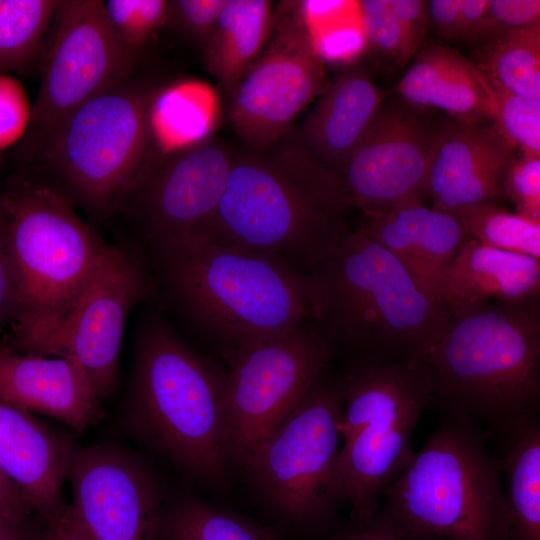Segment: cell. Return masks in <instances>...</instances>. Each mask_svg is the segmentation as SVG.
<instances>
[{"label":"cell","instance_id":"34","mask_svg":"<svg viewBox=\"0 0 540 540\" xmlns=\"http://www.w3.org/2000/svg\"><path fill=\"white\" fill-rule=\"evenodd\" d=\"M504 198L516 212L540 219V154L521 151L511 164L504 181Z\"/></svg>","mask_w":540,"mask_h":540},{"label":"cell","instance_id":"45","mask_svg":"<svg viewBox=\"0 0 540 540\" xmlns=\"http://www.w3.org/2000/svg\"><path fill=\"white\" fill-rule=\"evenodd\" d=\"M163 540H167V538H166L165 534H164Z\"/></svg>","mask_w":540,"mask_h":540},{"label":"cell","instance_id":"12","mask_svg":"<svg viewBox=\"0 0 540 540\" xmlns=\"http://www.w3.org/2000/svg\"><path fill=\"white\" fill-rule=\"evenodd\" d=\"M222 354L228 365L227 452L230 462L240 468L253 448L326 372L335 354L312 319L282 334Z\"/></svg>","mask_w":540,"mask_h":540},{"label":"cell","instance_id":"29","mask_svg":"<svg viewBox=\"0 0 540 540\" xmlns=\"http://www.w3.org/2000/svg\"><path fill=\"white\" fill-rule=\"evenodd\" d=\"M59 0H0V75L38 67Z\"/></svg>","mask_w":540,"mask_h":540},{"label":"cell","instance_id":"19","mask_svg":"<svg viewBox=\"0 0 540 540\" xmlns=\"http://www.w3.org/2000/svg\"><path fill=\"white\" fill-rule=\"evenodd\" d=\"M0 401L41 413L83 433L100 415V399L68 357L17 353L0 346Z\"/></svg>","mask_w":540,"mask_h":540},{"label":"cell","instance_id":"16","mask_svg":"<svg viewBox=\"0 0 540 540\" xmlns=\"http://www.w3.org/2000/svg\"><path fill=\"white\" fill-rule=\"evenodd\" d=\"M153 293L142 259L110 245L64 322L58 356L77 364L100 400L116 386L129 313Z\"/></svg>","mask_w":540,"mask_h":540},{"label":"cell","instance_id":"17","mask_svg":"<svg viewBox=\"0 0 540 540\" xmlns=\"http://www.w3.org/2000/svg\"><path fill=\"white\" fill-rule=\"evenodd\" d=\"M71 510L91 540H163L162 489L137 458L112 446L74 448Z\"/></svg>","mask_w":540,"mask_h":540},{"label":"cell","instance_id":"26","mask_svg":"<svg viewBox=\"0 0 540 540\" xmlns=\"http://www.w3.org/2000/svg\"><path fill=\"white\" fill-rule=\"evenodd\" d=\"M274 22L267 0H229L223 9L203 51L207 69L230 98L265 49Z\"/></svg>","mask_w":540,"mask_h":540},{"label":"cell","instance_id":"5","mask_svg":"<svg viewBox=\"0 0 540 540\" xmlns=\"http://www.w3.org/2000/svg\"><path fill=\"white\" fill-rule=\"evenodd\" d=\"M424 363L439 404L492 429L540 409V297L448 305Z\"/></svg>","mask_w":540,"mask_h":540},{"label":"cell","instance_id":"31","mask_svg":"<svg viewBox=\"0 0 540 540\" xmlns=\"http://www.w3.org/2000/svg\"><path fill=\"white\" fill-rule=\"evenodd\" d=\"M165 522L167 540H278L269 530L195 498L176 503Z\"/></svg>","mask_w":540,"mask_h":540},{"label":"cell","instance_id":"9","mask_svg":"<svg viewBox=\"0 0 540 540\" xmlns=\"http://www.w3.org/2000/svg\"><path fill=\"white\" fill-rule=\"evenodd\" d=\"M155 97L131 74L77 109L31 166L91 215L119 211L150 158Z\"/></svg>","mask_w":540,"mask_h":540},{"label":"cell","instance_id":"41","mask_svg":"<svg viewBox=\"0 0 540 540\" xmlns=\"http://www.w3.org/2000/svg\"><path fill=\"white\" fill-rule=\"evenodd\" d=\"M428 20L445 41H460L459 0L427 1Z\"/></svg>","mask_w":540,"mask_h":540},{"label":"cell","instance_id":"37","mask_svg":"<svg viewBox=\"0 0 540 540\" xmlns=\"http://www.w3.org/2000/svg\"><path fill=\"white\" fill-rule=\"evenodd\" d=\"M31 109L23 85L14 77L0 75V149L23 138Z\"/></svg>","mask_w":540,"mask_h":540},{"label":"cell","instance_id":"11","mask_svg":"<svg viewBox=\"0 0 540 540\" xmlns=\"http://www.w3.org/2000/svg\"><path fill=\"white\" fill-rule=\"evenodd\" d=\"M99 0H60L40 55V86L17 146V168L33 165L62 124L87 101L135 72Z\"/></svg>","mask_w":540,"mask_h":540},{"label":"cell","instance_id":"39","mask_svg":"<svg viewBox=\"0 0 540 540\" xmlns=\"http://www.w3.org/2000/svg\"><path fill=\"white\" fill-rule=\"evenodd\" d=\"M18 295L13 263L9 248L7 219L0 198V323L14 317Z\"/></svg>","mask_w":540,"mask_h":540},{"label":"cell","instance_id":"27","mask_svg":"<svg viewBox=\"0 0 540 540\" xmlns=\"http://www.w3.org/2000/svg\"><path fill=\"white\" fill-rule=\"evenodd\" d=\"M475 54L492 89L540 101V23L507 31Z\"/></svg>","mask_w":540,"mask_h":540},{"label":"cell","instance_id":"30","mask_svg":"<svg viewBox=\"0 0 540 540\" xmlns=\"http://www.w3.org/2000/svg\"><path fill=\"white\" fill-rule=\"evenodd\" d=\"M451 213L457 216L468 238L540 260V219L510 212L497 204L470 206Z\"/></svg>","mask_w":540,"mask_h":540},{"label":"cell","instance_id":"18","mask_svg":"<svg viewBox=\"0 0 540 540\" xmlns=\"http://www.w3.org/2000/svg\"><path fill=\"white\" fill-rule=\"evenodd\" d=\"M516 156V147L493 124L451 119L440 125L425 197L431 199L432 208L446 212L497 204L504 198L505 177Z\"/></svg>","mask_w":540,"mask_h":540},{"label":"cell","instance_id":"21","mask_svg":"<svg viewBox=\"0 0 540 540\" xmlns=\"http://www.w3.org/2000/svg\"><path fill=\"white\" fill-rule=\"evenodd\" d=\"M73 449L29 412L0 401V469L43 520L66 504L62 487Z\"/></svg>","mask_w":540,"mask_h":540},{"label":"cell","instance_id":"7","mask_svg":"<svg viewBox=\"0 0 540 540\" xmlns=\"http://www.w3.org/2000/svg\"><path fill=\"white\" fill-rule=\"evenodd\" d=\"M438 405V426L380 506L441 540H509L505 489L478 422Z\"/></svg>","mask_w":540,"mask_h":540},{"label":"cell","instance_id":"1","mask_svg":"<svg viewBox=\"0 0 540 540\" xmlns=\"http://www.w3.org/2000/svg\"><path fill=\"white\" fill-rule=\"evenodd\" d=\"M352 207L340 178L285 135L266 150L234 152L209 238L272 257L301 277L349 231Z\"/></svg>","mask_w":540,"mask_h":540},{"label":"cell","instance_id":"33","mask_svg":"<svg viewBox=\"0 0 540 540\" xmlns=\"http://www.w3.org/2000/svg\"><path fill=\"white\" fill-rule=\"evenodd\" d=\"M497 112L493 126L520 151L540 154V101L494 90Z\"/></svg>","mask_w":540,"mask_h":540},{"label":"cell","instance_id":"20","mask_svg":"<svg viewBox=\"0 0 540 540\" xmlns=\"http://www.w3.org/2000/svg\"><path fill=\"white\" fill-rule=\"evenodd\" d=\"M360 228L401 263L423 292L445 304L446 277L467 237L455 214L414 204L365 217Z\"/></svg>","mask_w":540,"mask_h":540},{"label":"cell","instance_id":"15","mask_svg":"<svg viewBox=\"0 0 540 540\" xmlns=\"http://www.w3.org/2000/svg\"><path fill=\"white\" fill-rule=\"evenodd\" d=\"M440 125L404 100L384 99L339 175L353 207L372 217L423 203Z\"/></svg>","mask_w":540,"mask_h":540},{"label":"cell","instance_id":"40","mask_svg":"<svg viewBox=\"0 0 540 540\" xmlns=\"http://www.w3.org/2000/svg\"><path fill=\"white\" fill-rule=\"evenodd\" d=\"M32 540H91L74 516L69 504L43 520V527Z\"/></svg>","mask_w":540,"mask_h":540},{"label":"cell","instance_id":"10","mask_svg":"<svg viewBox=\"0 0 540 540\" xmlns=\"http://www.w3.org/2000/svg\"><path fill=\"white\" fill-rule=\"evenodd\" d=\"M343 397L326 372L250 452L240 469L263 505L296 527H327L344 502L340 477Z\"/></svg>","mask_w":540,"mask_h":540},{"label":"cell","instance_id":"14","mask_svg":"<svg viewBox=\"0 0 540 540\" xmlns=\"http://www.w3.org/2000/svg\"><path fill=\"white\" fill-rule=\"evenodd\" d=\"M233 154L208 136L150 157L120 210L139 221L151 248L209 237Z\"/></svg>","mask_w":540,"mask_h":540},{"label":"cell","instance_id":"28","mask_svg":"<svg viewBox=\"0 0 540 540\" xmlns=\"http://www.w3.org/2000/svg\"><path fill=\"white\" fill-rule=\"evenodd\" d=\"M358 8L368 44L377 56L396 66L415 57L429 24L427 1L363 0Z\"/></svg>","mask_w":540,"mask_h":540},{"label":"cell","instance_id":"36","mask_svg":"<svg viewBox=\"0 0 540 540\" xmlns=\"http://www.w3.org/2000/svg\"><path fill=\"white\" fill-rule=\"evenodd\" d=\"M229 0L169 1V22L184 35L205 44Z\"/></svg>","mask_w":540,"mask_h":540},{"label":"cell","instance_id":"38","mask_svg":"<svg viewBox=\"0 0 540 540\" xmlns=\"http://www.w3.org/2000/svg\"><path fill=\"white\" fill-rule=\"evenodd\" d=\"M327 540H441L422 531L380 506L375 515L362 524L353 523Z\"/></svg>","mask_w":540,"mask_h":540},{"label":"cell","instance_id":"43","mask_svg":"<svg viewBox=\"0 0 540 540\" xmlns=\"http://www.w3.org/2000/svg\"><path fill=\"white\" fill-rule=\"evenodd\" d=\"M488 6L489 0H459L460 41L473 44Z\"/></svg>","mask_w":540,"mask_h":540},{"label":"cell","instance_id":"3","mask_svg":"<svg viewBox=\"0 0 540 540\" xmlns=\"http://www.w3.org/2000/svg\"><path fill=\"white\" fill-rule=\"evenodd\" d=\"M0 198L18 295L16 341L29 354L58 356L64 322L110 245L36 167L18 168Z\"/></svg>","mask_w":540,"mask_h":540},{"label":"cell","instance_id":"2","mask_svg":"<svg viewBox=\"0 0 540 540\" xmlns=\"http://www.w3.org/2000/svg\"><path fill=\"white\" fill-rule=\"evenodd\" d=\"M301 282L312 321L349 366L424 361L450 317L448 306L423 292L360 227Z\"/></svg>","mask_w":540,"mask_h":540},{"label":"cell","instance_id":"44","mask_svg":"<svg viewBox=\"0 0 540 540\" xmlns=\"http://www.w3.org/2000/svg\"><path fill=\"white\" fill-rule=\"evenodd\" d=\"M0 540H32V539H29L26 536L23 526L15 525V524L0 520Z\"/></svg>","mask_w":540,"mask_h":540},{"label":"cell","instance_id":"22","mask_svg":"<svg viewBox=\"0 0 540 540\" xmlns=\"http://www.w3.org/2000/svg\"><path fill=\"white\" fill-rule=\"evenodd\" d=\"M384 99L365 70L347 69L326 85L294 137L339 177Z\"/></svg>","mask_w":540,"mask_h":540},{"label":"cell","instance_id":"25","mask_svg":"<svg viewBox=\"0 0 540 540\" xmlns=\"http://www.w3.org/2000/svg\"><path fill=\"white\" fill-rule=\"evenodd\" d=\"M506 475L509 540H540V422L518 416L493 429Z\"/></svg>","mask_w":540,"mask_h":540},{"label":"cell","instance_id":"13","mask_svg":"<svg viewBox=\"0 0 540 540\" xmlns=\"http://www.w3.org/2000/svg\"><path fill=\"white\" fill-rule=\"evenodd\" d=\"M327 84L325 61L300 2L281 4L265 49L231 96L230 125L249 149L266 150Z\"/></svg>","mask_w":540,"mask_h":540},{"label":"cell","instance_id":"24","mask_svg":"<svg viewBox=\"0 0 540 540\" xmlns=\"http://www.w3.org/2000/svg\"><path fill=\"white\" fill-rule=\"evenodd\" d=\"M540 297V260L466 237L444 286V303H514Z\"/></svg>","mask_w":540,"mask_h":540},{"label":"cell","instance_id":"4","mask_svg":"<svg viewBox=\"0 0 540 540\" xmlns=\"http://www.w3.org/2000/svg\"><path fill=\"white\" fill-rule=\"evenodd\" d=\"M127 420L149 447L214 491L229 487L225 372L159 315L139 336Z\"/></svg>","mask_w":540,"mask_h":540},{"label":"cell","instance_id":"23","mask_svg":"<svg viewBox=\"0 0 540 540\" xmlns=\"http://www.w3.org/2000/svg\"><path fill=\"white\" fill-rule=\"evenodd\" d=\"M398 93L411 106L436 108L459 122L488 124L494 121V91L474 62L459 51L430 44L418 51L398 83Z\"/></svg>","mask_w":540,"mask_h":540},{"label":"cell","instance_id":"42","mask_svg":"<svg viewBox=\"0 0 540 540\" xmlns=\"http://www.w3.org/2000/svg\"><path fill=\"white\" fill-rule=\"evenodd\" d=\"M30 511L18 487L0 469V520L23 526Z\"/></svg>","mask_w":540,"mask_h":540},{"label":"cell","instance_id":"35","mask_svg":"<svg viewBox=\"0 0 540 540\" xmlns=\"http://www.w3.org/2000/svg\"><path fill=\"white\" fill-rule=\"evenodd\" d=\"M537 23H540L539 0H489L474 44L479 47L507 31Z\"/></svg>","mask_w":540,"mask_h":540},{"label":"cell","instance_id":"32","mask_svg":"<svg viewBox=\"0 0 540 540\" xmlns=\"http://www.w3.org/2000/svg\"><path fill=\"white\" fill-rule=\"evenodd\" d=\"M102 3L116 36L138 59L149 40L169 22V1L166 0H106Z\"/></svg>","mask_w":540,"mask_h":540},{"label":"cell","instance_id":"8","mask_svg":"<svg viewBox=\"0 0 540 540\" xmlns=\"http://www.w3.org/2000/svg\"><path fill=\"white\" fill-rule=\"evenodd\" d=\"M339 383L343 499L351 521L362 524L413 458L412 434L435 392L421 360L352 365Z\"/></svg>","mask_w":540,"mask_h":540},{"label":"cell","instance_id":"6","mask_svg":"<svg viewBox=\"0 0 540 540\" xmlns=\"http://www.w3.org/2000/svg\"><path fill=\"white\" fill-rule=\"evenodd\" d=\"M152 250L172 300L221 352L311 319L301 277L272 257L209 237Z\"/></svg>","mask_w":540,"mask_h":540}]
</instances>
